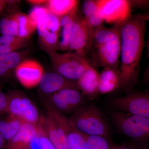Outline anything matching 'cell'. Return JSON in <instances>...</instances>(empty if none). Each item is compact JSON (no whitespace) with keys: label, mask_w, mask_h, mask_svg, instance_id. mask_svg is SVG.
Here are the masks:
<instances>
[{"label":"cell","mask_w":149,"mask_h":149,"mask_svg":"<svg viewBox=\"0 0 149 149\" xmlns=\"http://www.w3.org/2000/svg\"><path fill=\"white\" fill-rule=\"evenodd\" d=\"M29 52L28 49H25L0 55V80L10 77Z\"/></svg>","instance_id":"obj_17"},{"label":"cell","mask_w":149,"mask_h":149,"mask_svg":"<svg viewBox=\"0 0 149 149\" xmlns=\"http://www.w3.org/2000/svg\"><path fill=\"white\" fill-rule=\"evenodd\" d=\"M83 134L91 149H111V142L109 139L101 136Z\"/></svg>","instance_id":"obj_26"},{"label":"cell","mask_w":149,"mask_h":149,"mask_svg":"<svg viewBox=\"0 0 149 149\" xmlns=\"http://www.w3.org/2000/svg\"><path fill=\"white\" fill-rule=\"evenodd\" d=\"M47 1H42V0H35V1H27L28 2L32 4L35 5V6H39L40 5L44 3L47 2Z\"/></svg>","instance_id":"obj_38"},{"label":"cell","mask_w":149,"mask_h":149,"mask_svg":"<svg viewBox=\"0 0 149 149\" xmlns=\"http://www.w3.org/2000/svg\"><path fill=\"white\" fill-rule=\"evenodd\" d=\"M148 18H149V16ZM147 51H148V64L143 74V81L144 83L146 85H149V33L147 43Z\"/></svg>","instance_id":"obj_34"},{"label":"cell","mask_w":149,"mask_h":149,"mask_svg":"<svg viewBox=\"0 0 149 149\" xmlns=\"http://www.w3.org/2000/svg\"><path fill=\"white\" fill-rule=\"evenodd\" d=\"M92 45L93 39L86 22L77 15L70 37L68 51L85 57L86 52Z\"/></svg>","instance_id":"obj_11"},{"label":"cell","mask_w":149,"mask_h":149,"mask_svg":"<svg viewBox=\"0 0 149 149\" xmlns=\"http://www.w3.org/2000/svg\"><path fill=\"white\" fill-rule=\"evenodd\" d=\"M123 24H115L110 27L103 25L93 35V45L96 49L97 60L103 68L119 70Z\"/></svg>","instance_id":"obj_2"},{"label":"cell","mask_w":149,"mask_h":149,"mask_svg":"<svg viewBox=\"0 0 149 149\" xmlns=\"http://www.w3.org/2000/svg\"><path fill=\"white\" fill-rule=\"evenodd\" d=\"M61 19L58 17L49 12L40 17L37 20V24L41 22L49 32L59 34L61 30Z\"/></svg>","instance_id":"obj_24"},{"label":"cell","mask_w":149,"mask_h":149,"mask_svg":"<svg viewBox=\"0 0 149 149\" xmlns=\"http://www.w3.org/2000/svg\"><path fill=\"white\" fill-rule=\"evenodd\" d=\"M44 73L42 65L32 59L24 60L15 70L17 80L27 89H31L39 85Z\"/></svg>","instance_id":"obj_12"},{"label":"cell","mask_w":149,"mask_h":149,"mask_svg":"<svg viewBox=\"0 0 149 149\" xmlns=\"http://www.w3.org/2000/svg\"><path fill=\"white\" fill-rule=\"evenodd\" d=\"M7 99L6 94L0 91V116L7 113Z\"/></svg>","instance_id":"obj_32"},{"label":"cell","mask_w":149,"mask_h":149,"mask_svg":"<svg viewBox=\"0 0 149 149\" xmlns=\"http://www.w3.org/2000/svg\"><path fill=\"white\" fill-rule=\"evenodd\" d=\"M111 149H136V144L126 143L116 144L111 142Z\"/></svg>","instance_id":"obj_33"},{"label":"cell","mask_w":149,"mask_h":149,"mask_svg":"<svg viewBox=\"0 0 149 149\" xmlns=\"http://www.w3.org/2000/svg\"><path fill=\"white\" fill-rule=\"evenodd\" d=\"M49 11L47 7L40 6H35L29 12L28 16L37 24L38 19Z\"/></svg>","instance_id":"obj_30"},{"label":"cell","mask_w":149,"mask_h":149,"mask_svg":"<svg viewBox=\"0 0 149 149\" xmlns=\"http://www.w3.org/2000/svg\"><path fill=\"white\" fill-rule=\"evenodd\" d=\"M40 123L56 149H70L63 130L49 115L40 117Z\"/></svg>","instance_id":"obj_13"},{"label":"cell","mask_w":149,"mask_h":149,"mask_svg":"<svg viewBox=\"0 0 149 149\" xmlns=\"http://www.w3.org/2000/svg\"><path fill=\"white\" fill-rule=\"evenodd\" d=\"M40 42L43 48L48 54L55 52L58 45V34L49 32H47L41 37H39Z\"/></svg>","instance_id":"obj_25"},{"label":"cell","mask_w":149,"mask_h":149,"mask_svg":"<svg viewBox=\"0 0 149 149\" xmlns=\"http://www.w3.org/2000/svg\"><path fill=\"white\" fill-rule=\"evenodd\" d=\"M27 45L28 40L10 45H0V55L17 52L22 48L25 47Z\"/></svg>","instance_id":"obj_28"},{"label":"cell","mask_w":149,"mask_h":149,"mask_svg":"<svg viewBox=\"0 0 149 149\" xmlns=\"http://www.w3.org/2000/svg\"><path fill=\"white\" fill-rule=\"evenodd\" d=\"M98 72L91 65L82 77L77 81L79 90L83 95L93 100L100 95L98 91Z\"/></svg>","instance_id":"obj_16"},{"label":"cell","mask_w":149,"mask_h":149,"mask_svg":"<svg viewBox=\"0 0 149 149\" xmlns=\"http://www.w3.org/2000/svg\"><path fill=\"white\" fill-rule=\"evenodd\" d=\"M108 103L112 109L149 118V91H129L125 95L109 99Z\"/></svg>","instance_id":"obj_7"},{"label":"cell","mask_w":149,"mask_h":149,"mask_svg":"<svg viewBox=\"0 0 149 149\" xmlns=\"http://www.w3.org/2000/svg\"><path fill=\"white\" fill-rule=\"evenodd\" d=\"M26 40H28L22 39L19 36L2 35L0 36V45H10L15 43L20 42Z\"/></svg>","instance_id":"obj_31"},{"label":"cell","mask_w":149,"mask_h":149,"mask_svg":"<svg viewBox=\"0 0 149 149\" xmlns=\"http://www.w3.org/2000/svg\"><path fill=\"white\" fill-rule=\"evenodd\" d=\"M15 1H7V0H0V13L2 12L7 6L8 5H12L16 3Z\"/></svg>","instance_id":"obj_35"},{"label":"cell","mask_w":149,"mask_h":149,"mask_svg":"<svg viewBox=\"0 0 149 149\" xmlns=\"http://www.w3.org/2000/svg\"><path fill=\"white\" fill-rule=\"evenodd\" d=\"M97 3L104 22L108 24H123L132 15L130 1L97 0Z\"/></svg>","instance_id":"obj_9"},{"label":"cell","mask_w":149,"mask_h":149,"mask_svg":"<svg viewBox=\"0 0 149 149\" xmlns=\"http://www.w3.org/2000/svg\"><path fill=\"white\" fill-rule=\"evenodd\" d=\"M29 149H56L45 134L35 138L30 144Z\"/></svg>","instance_id":"obj_27"},{"label":"cell","mask_w":149,"mask_h":149,"mask_svg":"<svg viewBox=\"0 0 149 149\" xmlns=\"http://www.w3.org/2000/svg\"><path fill=\"white\" fill-rule=\"evenodd\" d=\"M6 142L0 133V149H6Z\"/></svg>","instance_id":"obj_37"},{"label":"cell","mask_w":149,"mask_h":149,"mask_svg":"<svg viewBox=\"0 0 149 149\" xmlns=\"http://www.w3.org/2000/svg\"><path fill=\"white\" fill-rule=\"evenodd\" d=\"M40 125L23 122L18 132L7 142L6 149H29L31 141L37 136Z\"/></svg>","instance_id":"obj_15"},{"label":"cell","mask_w":149,"mask_h":149,"mask_svg":"<svg viewBox=\"0 0 149 149\" xmlns=\"http://www.w3.org/2000/svg\"><path fill=\"white\" fill-rule=\"evenodd\" d=\"M83 11L84 19L88 18L98 9L97 0H87L83 3Z\"/></svg>","instance_id":"obj_29"},{"label":"cell","mask_w":149,"mask_h":149,"mask_svg":"<svg viewBox=\"0 0 149 149\" xmlns=\"http://www.w3.org/2000/svg\"><path fill=\"white\" fill-rule=\"evenodd\" d=\"M136 149H149V145L147 143H139L136 144Z\"/></svg>","instance_id":"obj_36"},{"label":"cell","mask_w":149,"mask_h":149,"mask_svg":"<svg viewBox=\"0 0 149 149\" xmlns=\"http://www.w3.org/2000/svg\"><path fill=\"white\" fill-rule=\"evenodd\" d=\"M19 26V37L28 40L37 30V24L28 15L15 13Z\"/></svg>","instance_id":"obj_22"},{"label":"cell","mask_w":149,"mask_h":149,"mask_svg":"<svg viewBox=\"0 0 149 149\" xmlns=\"http://www.w3.org/2000/svg\"><path fill=\"white\" fill-rule=\"evenodd\" d=\"M0 32L2 35L19 36L18 23L15 13L0 19Z\"/></svg>","instance_id":"obj_23"},{"label":"cell","mask_w":149,"mask_h":149,"mask_svg":"<svg viewBox=\"0 0 149 149\" xmlns=\"http://www.w3.org/2000/svg\"><path fill=\"white\" fill-rule=\"evenodd\" d=\"M38 85L40 91L47 95H50L65 88L79 89L77 82L68 80L56 72L44 73Z\"/></svg>","instance_id":"obj_14"},{"label":"cell","mask_w":149,"mask_h":149,"mask_svg":"<svg viewBox=\"0 0 149 149\" xmlns=\"http://www.w3.org/2000/svg\"><path fill=\"white\" fill-rule=\"evenodd\" d=\"M119 70L104 68L99 74V94L112 93L120 88Z\"/></svg>","instance_id":"obj_18"},{"label":"cell","mask_w":149,"mask_h":149,"mask_svg":"<svg viewBox=\"0 0 149 149\" xmlns=\"http://www.w3.org/2000/svg\"><path fill=\"white\" fill-rule=\"evenodd\" d=\"M46 108L47 114L64 132L70 149H91L83 134L74 127L69 118L49 105Z\"/></svg>","instance_id":"obj_10"},{"label":"cell","mask_w":149,"mask_h":149,"mask_svg":"<svg viewBox=\"0 0 149 149\" xmlns=\"http://www.w3.org/2000/svg\"><path fill=\"white\" fill-rule=\"evenodd\" d=\"M109 115L120 133L138 143L149 142V118L113 109Z\"/></svg>","instance_id":"obj_4"},{"label":"cell","mask_w":149,"mask_h":149,"mask_svg":"<svg viewBox=\"0 0 149 149\" xmlns=\"http://www.w3.org/2000/svg\"><path fill=\"white\" fill-rule=\"evenodd\" d=\"M22 123L18 118L9 114L0 119V133L6 143L18 132Z\"/></svg>","instance_id":"obj_21"},{"label":"cell","mask_w":149,"mask_h":149,"mask_svg":"<svg viewBox=\"0 0 149 149\" xmlns=\"http://www.w3.org/2000/svg\"><path fill=\"white\" fill-rule=\"evenodd\" d=\"M70 121L80 133L109 139L110 128L105 116L93 104L83 105L72 113Z\"/></svg>","instance_id":"obj_3"},{"label":"cell","mask_w":149,"mask_h":149,"mask_svg":"<svg viewBox=\"0 0 149 149\" xmlns=\"http://www.w3.org/2000/svg\"><path fill=\"white\" fill-rule=\"evenodd\" d=\"M7 99V113L22 122L40 125V116L35 104L26 96L16 91L6 94Z\"/></svg>","instance_id":"obj_6"},{"label":"cell","mask_w":149,"mask_h":149,"mask_svg":"<svg viewBox=\"0 0 149 149\" xmlns=\"http://www.w3.org/2000/svg\"><path fill=\"white\" fill-rule=\"evenodd\" d=\"M148 18V16L132 15L121 28L120 88L127 92L132 91L139 81Z\"/></svg>","instance_id":"obj_1"},{"label":"cell","mask_w":149,"mask_h":149,"mask_svg":"<svg viewBox=\"0 0 149 149\" xmlns=\"http://www.w3.org/2000/svg\"><path fill=\"white\" fill-rule=\"evenodd\" d=\"M56 72L68 80L77 82L91 65L85 57L72 52L48 54Z\"/></svg>","instance_id":"obj_5"},{"label":"cell","mask_w":149,"mask_h":149,"mask_svg":"<svg viewBox=\"0 0 149 149\" xmlns=\"http://www.w3.org/2000/svg\"><path fill=\"white\" fill-rule=\"evenodd\" d=\"M78 5L68 14L63 17L61 19V38L59 42L58 49L60 50H68V43L70 34L75 19L78 15Z\"/></svg>","instance_id":"obj_19"},{"label":"cell","mask_w":149,"mask_h":149,"mask_svg":"<svg viewBox=\"0 0 149 149\" xmlns=\"http://www.w3.org/2000/svg\"><path fill=\"white\" fill-rule=\"evenodd\" d=\"M49 95L48 100H44L63 114L74 113L83 106L85 100L77 88H65Z\"/></svg>","instance_id":"obj_8"},{"label":"cell","mask_w":149,"mask_h":149,"mask_svg":"<svg viewBox=\"0 0 149 149\" xmlns=\"http://www.w3.org/2000/svg\"><path fill=\"white\" fill-rule=\"evenodd\" d=\"M78 4L79 1L76 0H49L47 1L46 7L51 13L61 18L70 13Z\"/></svg>","instance_id":"obj_20"}]
</instances>
